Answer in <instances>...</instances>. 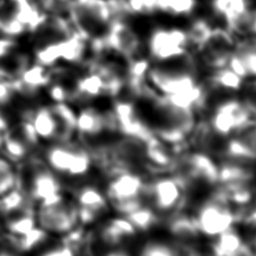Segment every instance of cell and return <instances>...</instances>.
<instances>
[{
  "label": "cell",
  "mask_w": 256,
  "mask_h": 256,
  "mask_svg": "<svg viewBox=\"0 0 256 256\" xmlns=\"http://www.w3.org/2000/svg\"><path fill=\"white\" fill-rule=\"evenodd\" d=\"M102 40L104 51H111L126 61L138 58L142 41L126 17H116Z\"/></svg>",
  "instance_id": "9"
},
{
  "label": "cell",
  "mask_w": 256,
  "mask_h": 256,
  "mask_svg": "<svg viewBox=\"0 0 256 256\" xmlns=\"http://www.w3.org/2000/svg\"><path fill=\"white\" fill-rule=\"evenodd\" d=\"M43 158L48 168H50L59 178H84L90 173L94 165L92 152L79 147L72 141L50 142L44 152Z\"/></svg>",
  "instance_id": "2"
},
{
  "label": "cell",
  "mask_w": 256,
  "mask_h": 256,
  "mask_svg": "<svg viewBox=\"0 0 256 256\" xmlns=\"http://www.w3.org/2000/svg\"><path fill=\"white\" fill-rule=\"evenodd\" d=\"M116 17L112 0H72L67 12L72 28L90 42L103 38Z\"/></svg>",
  "instance_id": "1"
},
{
  "label": "cell",
  "mask_w": 256,
  "mask_h": 256,
  "mask_svg": "<svg viewBox=\"0 0 256 256\" xmlns=\"http://www.w3.org/2000/svg\"><path fill=\"white\" fill-rule=\"evenodd\" d=\"M111 113L116 132H120L122 136L139 139L144 142H147L155 136L152 126L144 121L131 102L116 100Z\"/></svg>",
  "instance_id": "12"
},
{
  "label": "cell",
  "mask_w": 256,
  "mask_h": 256,
  "mask_svg": "<svg viewBox=\"0 0 256 256\" xmlns=\"http://www.w3.org/2000/svg\"><path fill=\"white\" fill-rule=\"evenodd\" d=\"M10 129V126L7 116L2 112H0V136H5Z\"/></svg>",
  "instance_id": "30"
},
{
  "label": "cell",
  "mask_w": 256,
  "mask_h": 256,
  "mask_svg": "<svg viewBox=\"0 0 256 256\" xmlns=\"http://www.w3.org/2000/svg\"><path fill=\"white\" fill-rule=\"evenodd\" d=\"M20 176L15 164L0 152V198L18 186Z\"/></svg>",
  "instance_id": "24"
},
{
  "label": "cell",
  "mask_w": 256,
  "mask_h": 256,
  "mask_svg": "<svg viewBox=\"0 0 256 256\" xmlns=\"http://www.w3.org/2000/svg\"><path fill=\"white\" fill-rule=\"evenodd\" d=\"M245 79L232 72L229 67L211 70L208 77V86L211 90H219L227 92H240L245 84Z\"/></svg>",
  "instance_id": "19"
},
{
  "label": "cell",
  "mask_w": 256,
  "mask_h": 256,
  "mask_svg": "<svg viewBox=\"0 0 256 256\" xmlns=\"http://www.w3.org/2000/svg\"><path fill=\"white\" fill-rule=\"evenodd\" d=\"M15 80L0 78V106L7 105L16 95Z\"/></svg>",
  "instance_id": "26"
},
{
  "label": "cell",
  "mask_w": 256,
  "mask_h": 256,
  "mask_svg": "<svg viewBox=\"0 0 256 256\" xmlns=\"http://www.w3.org/2000/svg\"><path fill=\"white\" fill-rule=\"evenodd\" d=\"M165 227L170 236L180 246L196 244V240L200 237L193 214L184 210L166 216Z\"/></svg>",
  "instance_id": "14"
},
{
  "label": "cell",
  "mask_w": 256,
  "mask_h": 256,
  "mask_svg": "<svg viewBox=\"0 0 256 256\" xmlns=\"http://www.w3.org/2000/svg\"><path fill=\"white\" fill-rule=\"evenodd\" d=\"M188 188L178 175H160L147 180L144 202L158 214L168 216L184 210Z\"/></svg>",
  "instance_id": "5"
},
{
  "label": "cell",
  "mask_w": 256,
  "mask_h": 256,
  "mask_svg": "<svg viewBox=\"0 0 256 256\" xmlns=\"http://www.w3.org/2000/svg\"><path fill=\"white\" fill-rule=\"evenodd\" d=\"M4 136H0V152H2V144H4Z\"/></svg>",
  "instance_id": "32"
},
{
  "label": "cell",
  "mask_w": 256,
  "mask_h": 256,
  "mask_svg": "<svg viewBox=\"0 0 256 256\" xmlns=\"http://www.w3.org/2000/svg\"><path fill=\"white\" fill-rule=\"evenodd\" d=\"M240 92V100L247 108V111L256 120V78L247 79L244 86H242Z\"/></svg>",
  "instance_id": "25"
},
{
  "label": "cell",
  "mask_w": 256,
  "mask_h": 256,
  "mask_svg": "<svg viewBox=\"0 0 256 256\" xmlns=\"http://www.w3.org/2000/svg\"><path fill=\"white\" fill-rule=\"evenodd\" d=\"M253 121L240 98H226L214 108L208 124L216 136L226 139L240 134Z\"/></svg>",
  "instance_id": "6"
},
{
  "label": "cell",
  "mask_w": 256,
  "mask_h": 256,
  "mask_svg": "<svg viewBox=\"0 0 256 256\" xmlns=\"http://www.w3.org/2000/svg\"><path fill=\"white\" fill-rule=\"evenodd\" d=\"M144 48L152 64H167L190 54L186 30L176 26L154 28L146 40Z\"/></svg>",
  "instance_id": "4"
},
{
  "label": "cell",
  "mask_w": 256,
  "mask_h": 256,
  "mask_svg": "<svg viewBox=\"0 0 256 256\" xmlns=\"http://www.w3.org/2000/svg\"><path fill=\"white\" fill-rule=\"evenodd\" d=\"M30 146L26 142L20 134H12L10 131L4 136V144L2 154L12 162H22L28 160Z\"/></svg>",
  "instance_id": "20"
},
{
  "label": "cell",
  "mask_w": 256,
  "mask_h": 256,
  "mask_svg": "<svg viewBox=\"0 0 256 256\" xmlns=\"http://www.w3.org/2000/svg\"><path fill=\"white\" fill-rule=\"evenodd\" d=\"M180 252H182V255L180 256H212L210 253V250H201L196 247V244L193 245H188V246H180Z\"/></svg>",
  "instance_id": "28"
},
{
  "label": "cell",
  "mask_w": 256,
  "mask_h": 256,
  "mask_svg": "<svg viewBox=\"0 0 256 256\" xmlns=\"http://www.w3.org/2000/svg\"><path fill=\"white\" fill-rule=\"evenodd\" d=\"M238 256H254V254H253V252H252V250H250V247L248 246V244H247L246 246H245V248L242 250V253L238 255Z\"/></svg>",
  "instance_id": "31"
},
{
  "label": "cell",
  "mask_w": 256,
  "mask_h": 256,
  "mask_svg": "<svg viewBox=\"0 0 256 256\" xmlns=\"http://www.w3.org/2000/svg\"><path fill=\"white\" fill-rule=\"evenodd\" d=\"M74 201L77 208L86 211L96 219L104 214L110 208V203L104 191L95 185H85L79 188L74 193Z\"/></svg>",
  "instance_id": "16"
},
{
  "label": "cell",
  "mask_w": 256,
  "mask_h": 256,
  "mask_svg": "<svg viewBox=\"0 0 256 256\" xmlns=\"http://www.w3.org/2000/svg\"><path fill=\"white\" fill-rule=\"evenodd\" d=\"M180 245L176 242L152 240L144 242L136 253V256H180Z\"/></svg>",
  "instance_id": "23"
},
{
  "label": "cell",
  "mask_w": 256,
  "mask_h": 256,
  "mask_svg": "<svg viewBox=\"0 0 256 256\" xmlns=\"http://www.w3.org/2000/svg\"><path fill=\"white\" fill-rule=\"evenodd\" d=\"M210 10L222 28L234 36H248L250 23L255 8L252 0H210Z\"/></svg>",
  "instance_id": "10"
},
{
  "label": "cell",
  "mask_w": 256,
  "mask_h": 256,
  "mask_svg": "<svg viewBox=\"0 0 256 256\" xmlns=\"http://www.w3.org/2000/svg\"><path fill=\"white\" fill-rule=\"evenodd\" d=\"M198 235L206 240H214L222 232L237 226L238 219L235 209L214 191L198 206L193 214Z\"/></svg>",
  "instance_id": "3"
},
{
  "label": "cell",
  "mask_w": 256,
  "mask_h": 256,
  "mask_svg": "<svg viewBox=\"0 0 256 256\" xmlns=\"http://www.w3.org/2000/svg\"><path fill=\"white\" fill-rule=\"evenodd\" d=\"M247 245L237 226L210 240L209 250L212 256H238Z\"/></svg>",
  "instance_id": "18"
},
{
  "label": "cell",
  "mask_w": 256,
  "mask_h": 256,
  "mask_svg": "<svg viewBox=\"0 0 256 256\" xmlns=\"http://www.w3.org/2000/svg\"><path fill=\"white\" fill-rule=\"evenodd\" d=\"M147 180L138 170H120L111 174L104 190L110 206L136 200L144 201Z\"/></svg>",
  "instance_id": "11"
},
{
  "label": "cell",
  "mask_w": 256,
  "mask_h": 256,
  "mask_svg": "<svg viewBox=\"0 0 256 256\" xmlns=\"http://www.w3.org/2000/svg\"><path fill=\"white\" fill-rule=\"evenodd\" d=\"M238 134L244 136V138L248 141L250 144L254 148V150L256 152V120L252 122L244 131H242L240 134Z\"/></svg>",
  "instance_id": "29"
},
{
  "label": "cell",
  "mask_w": 256,
  "mask_h": 256,
  "mask_svg": "<svg viewBox=\"0 0 256 256\" xmlns=\"http://www.w3.org/2000/svg\"><path fill=\"white\" fill-rule=\"evenodd\" d=\"M34 214L36 224L48 235L62 237L79 226L76 203L66 196L52 204L36 206Z\"/></svg>",
  "instance_id": "7"
},
{
  "label": "cell",
  "mask_w": 256,
  "mask_h": 256,
  "mask_svg": "<svg viewBox=\"0 0 256 256\" xmlns=\"http://www.w3.org/2000/svg\"><path fill=\"white\" fill-rule=\"evenodd\" d=\"M126 217L138 232H148L160 224V214H158L147 203H144Z\"/></svg>",
  "instance_id": "22"
},
{
  "label": "cell",
  "mask_w": 256,
  "mask_h": 256,
  "mask_svg": "<svg viewBox=\"0 0 256 256\" xmlns=\"http://www.w3.org/2000/svg\"><path fill=\"white\" fill-rule=\"evenodd\" d=\"M76 132L88 139H96L108 132H116L111 111L106 113L92 106L82 108L77 112Z\"/></svg>",
  "instance_id": "13"
},
{
  "label": "cell",
  "mask_w": 256,
  "mask_h": 256,
  "mask_svg": "<svg viewBox=\"0 0 256 256\" xmlns=\"http://www.w3.org/2000/svg\"><path fill=\"white\" fill-rule=\"evenodd\" d=\"M198 7V0H157V14L174 18L193 16Z\"/></svg>",
  "instance_id": "21"
},
{
  "label": "cell",
  "mask_w": 256,
  "mask_h": 256,
  "mask_svg": "<svg viewBox=\"0 0 256 256\" xmlns=\"http://www.w3.org/2000/svg\"><path fill=\"white\" fill-rule=\"evenodd\" d=\"M38 256H78V254L72 247L64 244V242H61L60 245L44 250Z\"/></svg>",
  "instance_id": "27"
},
{
  "label": "cell",
  "mask_w": 256,
  "mask_h": 256,
  "mask_svg": "<svg viewBox=\"0 0 256 256\" xmlns=\"http://www.w3.org/2000/svg\"><path fill=\"white\" fill-rule=\"evenodd\" d=\"M28 118L32 123L38 141H46V142L58 141L59 126L51 106L38 108L32 111Z\"/></svg>",
  "instance_id": "17"
},
{
  "label": "cell",
  "mask_w": 256,
  "mask_h": 256,
  "mask_svg": "<svg viewBox=\"0 0 256 256\" xmlns=\"http://www.w3.org/2000/svg\"><path fill=\"white\" fill-rule=\"evenodd\" d=\"M22 190L30 202L36 203V206L52 204L64 198L60 178L44 162L43 165H30L28 182Z\"/></svg>",
  "instance_id": "8"
},
{
  "label": "cell",
  "mask_w": 256,
  "mask_h": 256,
  "mask_svg": "<svg viewBox=\"0 0 256 256\" xmlns=\"http://www.w3.org/2000/svg\"><path fill=\"white\" fill-rule=\"evenodd\" d=\"M138 232L136 230L129 219L124 216L116 214V217L108 219L102 224L100 230V238L103 244L113 247H120L124 242L131 240L138 235Z\"/></svg>",
  "instance_id": "15"
}]
</instances>
